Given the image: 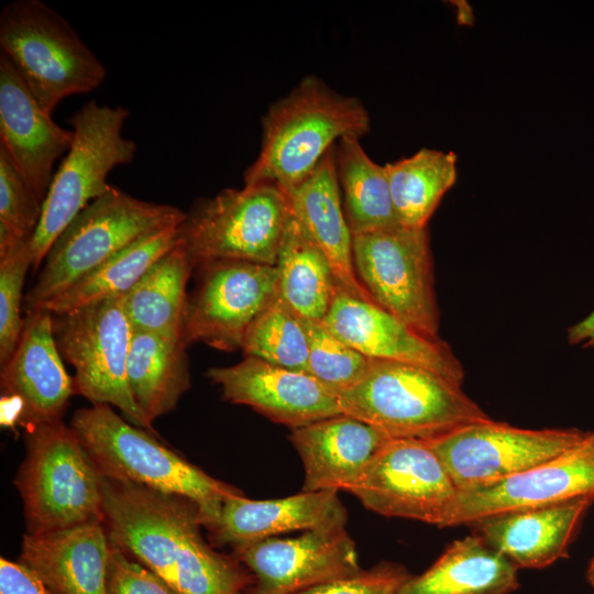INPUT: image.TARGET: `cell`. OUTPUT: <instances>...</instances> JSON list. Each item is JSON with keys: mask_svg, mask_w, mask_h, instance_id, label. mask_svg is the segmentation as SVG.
Instances as JSON below:
<instances>
[{"mask_svg": "<svg viewBox=\"0 0 594 594\" xmlns=\"http://www.w3.org/2000/svg\"><path fill=\"white\" fill-rule=\"evenodd\" d=\"M370 129V114L359 98L337 92L316 75L304 77L262 118L261 148L245 169L244 186L272 184L287 193L340 139H361Z\"/></svg>", "mask_w": 594, "mask_h": 594, "instance_id": "cell-2", "label": "cell"}, {"mask_svg": "<svg viewBox=\"0 0 594 594\" xmlns=\"http://www.w3.org/2000/svg\"><path fill=\"white\" fill-rule=\"evenodd\" d=\"M322 323L369 359L418 365L462 385L464 369L447 342L339 288Z\"/></svg>", "mask_w": 594, "mask_h": 594, "instance_id": "cell-17", "label": "cell"}, {"mask_svg": "<svg viewBox=\"0 0 594 594\" xmlns=\"http://www.w3.org/2000/svg\"><path fill=\"white\" fill-rule=\"evenodd\" d=\"M0 594H52V592L25 564L1 558Z\"/></svg>", "mask_w": 594, "mask_h": 594, "instance_id": "cell-39", "label": "cell"}, {"mask_svg": "<svg viewBox=\"0 0 594 594\" xmlns=\"http://www.w3.org/2000/svg\"><path fill=\"white\" fill-rule=\"evenodd\" d=\"M307 373L338 395L359 383L371 359L337 337L322 321H307Z\"/></svg>", "mask_w": 594, "mask_h": 594, "instance_id": "cell-34", "label": "cell"}, {"mask_svg": "<svg viewBox=\"0 0 594 594\" xmlns=\"http://www.w3.org/2000/svg\"><path fill=\"white\" fill-rule=\"evenodd\" d=\"M185 218L177 207L141 200L110 185L54 241L25 296L26 310L41 307L135 241Z\"/></svg>", "mask_w": 594, "mask_h": 594, "instance_id": "cell-6", "label": "cell"}, {"mask_svg": "<svg viewBox=\"0 0 594 594\" xmlns=\"http://www.w3.org/2000/svg\"><path fill=\"white\" fill-rule=\"evenodd\" d=\"M458 488L427 440L388 439L349 491L365 508L439 527Z\"/></svg>", "mask_w": 594, "mask_h": 594, "instance_id": "cell-14", "label": "cell"}, {"mask_svg": "<svg viewBox=\"0 0 594 594\" xmlns=\"http://www.w3.org/2000/svg\"><path fill=\"white\" fill-rule=\"evenodd\" d=\"M207 377L223 398L245 405L290 429L342 414L339 396L307 372L285 369L253 356L221 367Z\"/></svg>", "mask_w": 594, "mask_h": 594, "instance_id": "cell-18", "label": "cell"}, {"mask_svg": "<svg viewBox=\"0 0 594 594\" xmlns=\"http://www.w3.org/2000/svg\"><path fill=\"white\" fill-rule=\"evenodd\" d=\"M591 432L525 429L487 420L427 440L458 491L493 484L549 462L581 444Z\"/></svg>", "mask_w": 594, "mask_h": 594, "instance_id": "cell-12", "label": "cell"}, {"mask_svg": "<svg viewBox=\"0 0 594 594\" xmlns=\"http://www.w3.org/2000/svg\"><path fill=\"white\" fill-rule=\"evenodd\" d=\"M594 497L506 513L470 525L473 532L518 569H540L568 554L578 525Z\"/></svg>", "mask_w": 594, "mask_h": 594, "instance_id": "cell-24", "label": "cell"}, {"mask_svg": "<svg viewBox=\"0 0 594 594\" xmlns=\"http://www.w3.org/2000/svg\"><path fill=\"white\" fill-rule=\"evenodd\" d=\"M194 268L180 241L123 295L124 309L134 331L183 339L186 286Z\"/></svg>", "mask_w": 594, "mask_h": 594, "instance_id": "cell-30", "label": "cell"}, {"mask_svg": "<svg viewBox=\"0 0 594 594\" xmlns=\"http://www.w3.org/2000/svg\"><path fill=\"white\" fill-rule=\"evenodd\" d=\"M73 130L58 125L0 55V150L44 201L55 161L72 145Z\"/></svg>", "mask_w": 594, "mask_h": 594, "instance_id": "cell-20", "label": "cell"}, {"mask_svg": "<svg viewBox=\"0 0 594 594\" xmlns=\"http://www.w3.org/2000/svg\"><path fill=\"white\" fill-rule=\"evenodd\" d=\"M30 267V242H21L0 255V365L11 358L23 329L22 290Z\"/></svg>", "mask_w": 594, "mask_h": 594, "instance_id": "cell-35", "label": "cell"}, {"mask_svg": "<svg viewBox=\"0 0 594 594\" xmlns=\"http://www.w3.org/2000/svg\"><path fill=\"white\" fill-rule=\"evenodd\" d=\"M275 267L282 299L305 320L322 321L339 286L327 256L292 209Z\"/></svg>", "mask_w": 594, "mask_h": 594, "instance_id": "cell-28", "label": "cell"}, {"mask_svg": "<svg viewBox=\"0 0 594 594\" xmlns=\"http://www.w3.org/2000/svg\"><path fill=\"white\" fill-rule=\"evenodd\" d=\"M0 47L41 107L99 87L107 69L76 30L41 0H14L0 13Z\"/></svg>", "mask_w": 594, "mask_h": 594, "instance_id": "cell-7", "label": "cell"}, {"mask_svg": "<svg viewBox=\"0 0 594 594\" xmlns=\"http://www.w3.org/2000/svg\"><path fill=\"white\" fill-rule=\"evenodd\" d=\"M180 241V224L147 234L38 308L53 315H63L98 300L125 295L153 264Z\"/></svg>", "mask_w": 594, "mask_h": 594, "instance_id": "cell-29", "label": "cell"}, {"mask_svg": "<svg viewBox=\"0 0 594 594\" xmlns=\"http://www.w3.org/2000/svg\"><path fill=\"white\" fill-rule=\"evenodd\" d=\"M587 579L590 584L594 587V558L592 559L587 570Z\"/></svg>", "mask_w": 594, "mask_h": 594, "instance_id": "cell-41", "label": "cell"}, {"mask_svg": "<svg viewBox=\"0 0 594 594\" xmlns=\"http://www.w3.org/2000/svg\"><path fill=\"white\" fill-rule=\"evenodd\" d=\"M110 548L103 522L26 532L20 562L36 573L52 594H108Z\"/></svg>", "mask_w": 594, "mask_h": 594, "instance_id": "cell-23", "label": "cell"}, {"mask_svg": "<svg viewBox=\"0 0 594 594\" xmlns=\"http://www.w3.org/2000/svg\"><path fill=\"white\" fill-rule=\"evenodd\" d=\"M187 348L180 338L133 330L128 382L135 405L151 427L173 410L190 387Z\"/></svg>", "mask_w": 594, "mask_h": 594, "instance_id": "cell-27", "label": "cell"}, {"mask_svg": "<svg viewBox=\"0 0 594 594\" xmlns=\"http://www.w3.org/2000/svg\"><path fill=\"white\" fill-rule=\"evenodd\" d=\"M110 544L108 594H177L150 569Z\"/></svg>", "mask_w": 594, "mask_h": 594, "instance_id": "cell-38", "label": "cell"}, {"mask_svg": "<svg viewBox=\"0 0 594 594\" xmlns=\"http://www.w3.org/2000/svg\"><path fill=\"white\" fill-rule=\"evenodd\" d=\"M53 326L62 358L75 369L76 394L92 405H113L128 421L155 433L129 387L127 369L133 328L123 295L53 315Z\"/></svg>", "mask_w": 594, "mask_h": 594, "instance_id": "cell-10", "label": "cell"}, {"mask_svg": "<svg viewBox=\"0 0 594 594\" xmlns=\"http://www.w3.org/2000/svg\"><path fill=\"white\" fill-rule=\"evenodd\" d=\"M336 169L343 211L353 235L400 226L385 166L371 160L360 139L344 136L337 142Z\"/></svg>", "mask_w": 594, "mask_h": 594, "instance_id": "cell-31", "label": "cell"}, {"mask_svg": "<svg viewBox=\"0 0 594 594\" xmlns=\"http://www.w3.org/2000/svg\"><path fill=\"white\" fill-rule=\"evenodd\" d=\"M1 388L16 402L18 421L26 428L61 420L76 389L64 367L48 310L26 312L16 348L1 365Z\"/></svg>", "mask_w": 594, "mask_h": 594, "instance_id": "cell-19", "label": "cell"}, {"mask_svg": "<svg viewBox=\"0 0 594 594\" xmlns=\"http://www.w3.org/2000/svg\"><path fill=\"white\" fill-rule=\"evenodd\" d=\"M42 208L43 201L0 150V240L31 242Z\"/></svg>", "mask_w": 594, "mask_h": 594, "instance_id": "cell-36", "label": "cell"}, {"mask_svg": "<svg viewBox=\"0 0 594 594\" xmlns=\"http://www.w3.org/2000/svg\"><path fill=\"white\" fill-rule=\"evenodd\" d=\"M336 144L302 183L285 194L292 211L327 256L339 288L353 297L375 304L360 283L354 268L353 234L341 201Z\"/></svg>", "mask_w": 594, "mask_h": 594, "instance_id": "cell-25", "label": "cell"}, {"mask_svg": "<svg viewBox=\"0 0 594 594\" xmlns=\"http://www.w3.org/2000/svg\"><path fill=\"white\" fill-rule=\"evenodd\" d=\"M457 160L453 152L425 147L384 165L400 226L427 228L442 197L457 180Z\"/></svg>", "mask_w": 594, "mask_h": 594, "instance_id": "cell-32", "label": "cell"}, {"mask_svg": "<svg viewBox=\"0 0 594 594\" xmlns=\"http://www.w3.org/2000/svg\"><path fill=\"white\" fill-rule=\"evenodd\" d=\"M566 338L570 344L594 349V311L571 326Z\"/></svg>", "mask_w": 594, "mask_h": 594, "instance_id": "cell-40", "label": "cell"}, {"mask_svg": "<svg viewBox=\"0 0 594 594\" xmlns=\"http://www.w3.org/2000/svg\"><path fill=\"white\" fill-rule=\"evenodd\" d=\"M594 497V432L578 447L490 485L458 491L439 527L472 525L486 517Z\"/></svg>", "mask_w": 594, "mask_h": 594, "instance_id": "cell-16", "label": "cell"}, {"mask_svg": "<svg viewBox=\"0 0 594 594\" xmlns=\"http://www.w3.org/2000/svg\"><path fill=\"white\" fill-rule=\"evenodd\" d=\"M233 554L252 574L241 594H297L361 570L354 541L345 526L272 537L237 549Z\"/></svg>", "mask_w": 594, "mask_h": 594, "instance_id": "cell-15", "label": "cell"}, {"mask_svg": "<svg viewBox=\"0 0 594 594\" xmlns=\"http://www.w3.org/2000/svg\"><path fill=\"white\" fill-rule=\"evenodd\" d=\"M348 514L338 491L300 492L276 499H224L217 518L206 527L213 547L231 550L296 530L345 526Z\"/></svg>", "mask_w": 594, "mask_h": 594, "instance_id": "cell-21", "label": "cell"}, {"mask_svg": "<svg viewBox=\"0 0 594 594\" xmlns=\"http://www.w3.org/2000/svg\"><path fill=\"white\" fill-rule=\"evenodd\" d=\"M518 568L474 532L453 541L424 573L410 575L398 594H510Z\"/></svg>", "mask_w": 594, "mask_h": 594, "instance_id": "cell-26", "label": "cell"}, {"mask_svg": "<svg viewBox=\"0 0 594 594\" xmlns=\"http://www.w3.org/2000/svg\"><path fill=\"white\" fill-rule=\"evenodd\" d=\"M241 350L245 356L307 372L309 353L307 320L294 311L277 294L249 328Z\"/></svg>", "mask_w": 594, "mask_h": 594, "instance_id": "cell-33", "label": "cell"}, {"mask_svg": "<svg viewBox=\"0 0 594 594\" xmlns=\"http://www.w3.org/2000/svg\"><path fill=\"white\" fill-rule=\"evenodd\" d=\"M102 477L103 525L110 542L177 594H241L252 574L208 544L197 505L175 494Z\"/></svg>", "mask_w": 594, "mask_h": 594, "instance_id": "cell-1", "label": "cell"}, {"mask_svg": "<svg viewBox=\"0 0 594 594\" xmlns=\"http://www.w3.org/2000/svg\"><path fill=\"white\" fill-rule=\"evenodd\" d=\"M129 117L125 107L89 100L69 119L73 142L53 175L38 226L30 242L34 271L77 215L107 191L110 172L134 160L138 145L123 136Z\"/></svg>", "mask_w": 594, "mask_h": 594, "instance_id": "cell-8", "label": "cell"}, {"mask_svg": "<svg viewBox=\"0 0 594 594\" xmlns=\"http://www.w3.org/2000/svg\"><path fill=\"white\" fill-rule=\"evenodd\" d=\"M410 576L394 562H381L367 570L311 586L297 594H398Z\"/></svg>", "mask_w": 594, "mask_h": 594, "instance_id": "cell-37", "label": "cell"}, {"mask_svg": "<svg viewBox=\"0 0 594 594\" xmlns=\"http://www.w3.org/2000/svg\"><path fill=\"white\" fill-rule=\"evenodd\" d=\"M356 276L374 302L424 334L439 337L427 228L397 226L353 235Z\"/></svg>", "mask_w": 594, "mask_h": 594, "instance_id": "cell-11", "label": "cell"}, {"mask_svg": "<svg viewBox=\"0 0 594 594\" xmlns=\"http://www.w3.org/2000/svg\"><path fill=\"white\" fill-rule=\"evenodd\" d=\"M388 439L372 426L344 414L292 429L289 440L305 471L301 491L349 493Z\"/></svg>", "mask_w": 594, "mask_h": 594, "instance_id": "cell-22", "label": "cell"}, {"mask_svg": "<svg viewBox=\"0 0 594 594\" xmlns=\"http://www.w3.org/2000/svg\"><path fill=\"white\" fill-rule=\"evenodd\" d=\"M26 454L14 479L28 534L103 522L102 477L62 419L26 428Z\"/></svg>", "mask_w": 594, "mask_h": 594, "instance_id": "cell-5", "label": "cell"}, {"mask_svg": "<svg viewBox=\"0 0 594 594\" xmlns=\"http://www.w3.org/2000/svg\"><path fill=\"white\" fill-rule=\"evenodd\" d=\"M338 396L342 414L389 439L431 440L490 419L461 385L396 361L371 359L361 381Z\"/></svg>", "mask_w": 594, "mask_h": 594, "instance_id": "cell-3", "label": "cell"}, {"mask_svg": "<svg viewBox=\"0 0 594 594\" xmlns=\"http://www.w3.org/2000/svg\"><path fill=\"white\" fill-rule=\"evenodd\" d=\"M289 215L287 195L275 185L226 188L195 202L180 237L194 266L210 260L275 266Z\"/></svg>", "mask_w": 594, "mask_h": 594, "instance_id": "cell-9", "label": "cell"}, {"mask_svg": "<svg viewBox=\"0 0 594 594\" xmlns=\"http://www.w3.org/2000/svg\"><path fill=\"white\" fill-rule=\"evenodd\" d=\"M197 283L187 297L183 341L217 350L242 349L244 337L278 294L274 265L238 260H210L195 266Z\"/></svg>", "mask_w": 594, "mask_h": 594, "instance_id": "cell-13", "label": "cell"}, {"mask_svg": "<svg viewBox=\"0 0 594 594\" xmlns=\"http://www.w3.org/2000/svg\"><path fill=\"white\" fill-rule=\"evenodd\" d=\"M70 427L101 476L188 498L197 505L205 528L227 497L243 494L120 417L110 405L78 409Z\"/></svg>", "mask_w": 594, "mask_h": 594, "instance_id": "cell-4", "label": "cell"}]
</instances>
